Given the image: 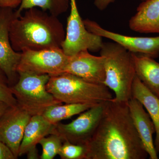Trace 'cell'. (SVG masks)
Here are the masks:
<instances>
[{
  "mask_svg": "<svg viewBox=\"0 0 159 159\" xmlns=\"http://www.w3.org/2000/svg\"><path fill=\"white\" fill-rule=\"evenodd\" d=\"M86 159H145L148 156L131 116L128 102H106L98 127L87 144Z\"/></svg>",
  "mask_w": 159,
  "mask_h": 159,
  "instance_id": "1",
  "label": "cell"
},
{
  "mask_svg": "<svg viewBox=\"0 0 159 159\" xmlns=\"http://www.w3.org/2000/svg\"><path fill=\"white\" fill-rule=\"evenodd\" d=\"M65 37L57 16L37 8L27 9L23 15L15 18L9 28L11 47L18 52L61 48Z\"/></svg>",
  "mask_w": 159,
  "mask_h": 159,
  "instance_id": "2",
  "label": "cell"
},
{
  "mask_svg": "<svg viewBox=\"0 0 159 159\" xmlns=\"http://www.w3.org/2000/svg\"><path fill=\"white\" fill-rule=\"evenodd\" d=\"M99 51L104 58V85L113 91L114 100L128 102L136 76L131 53L115 42L103 43Z\"/></svg>",
  "mask_w": 159,
  "mask_h": 159,
  "instance_id": "3",
  "label": "cell"
},
{
  "mask_svg": "<svg viewBox=\"0 0 159 159\" xmlns=\"http://www.w3.org/2000/svg\"><path fill=\"white\" fill-rule=\"evenodd\" d=\"M46 89L62 103L98 105L113 98L104 84L89 82L69 73L50 77Z\"/></svg>",
  "mask_w": 159,
  "mask_h": 159,
  "instance_id": "4",
  "label": "cell"
},
{
  "mask_svg": "<svg viewBox=\"0 0 159 159\" xmlns=\"http://www.w3.org/2000/svg\"><path fill=\"white\" fill-rule=\"evenodd\" d=\"M17 82L11 86L17 105L31 116L42 115L52 106L62 104L47 91L50 78L47 74L20 72Z\"/></svg>",
  "mask_w": 159,
  "mask_h": 159,
  "instance_id": "5",
  "label": "cell"
},
{
  "mask_svg": "<svg viewBox=\"0 0 159 159\" xmlns=\"http://www.w3.org/2000/svg\"><path fill=\"white\" fill-rule=\"evenodd\" d=\"M70 12L67 20L66 37L61 49L66 55L73 56L81 51L98 52L102 48V37L90 32L81 18L76 0H70Z\"/></svg>",
  "mask_w": 159,
  "mask_h": 159,
  "instance_id": "6",
  "label": "cell"
},
{
  "mask_svg": "<svg viewBox=\"0 0 159 159\" xmlns=\"http://www.w3.org/2000/svg\"><path fill=\"white\" fill-rule=\"evenodd\" d=\"M17 68L20 72L47 74L50 77L64 73L69 57L61 48L22 52Z\"/></svg>",
  "mask_w": 159,
  "mask_h": 159,
  "instance_id": "7",
  "label": "cell"
},
{
  "mask_svg": "<svg viewBox=\"0 0 159 159\" xmlns=\"http://www.w3.org/2000/svg\"><path fill=\"white\" fill-rule=\"evenodd\" d=\"M105 103L94 106L80 113L77 119L68 124L58 122L56 124L55 134L60 137L63 142L87 145L98 127Z\"/></svg>",
  "mask_w": 159,
  "mask_h": 159,
  "instance_id": "8",
  "label": "cell"
},
{
  "mask_svg": "<svg viewBox=\"0 0 159 159\" xmlns=\"http://www.w3.org/2000/svg\"><path fill=\"white\" fill-rule=\"evenodd\" d=\"M83 20L86 28L90 32L111 40L131 53L143 54L153 58L159 56V35L153 37L127 36L108 31L89 19Z\"/></svg>",
  "mask_w": 159,
  "mask_h": 159,
  "instance_id": "9",
  "label": "cell"
},
{
  "mask_svg": "<svg viewBox=\"0 0 159 159\" xmlns=\"http://www.w3.org/2000/svg\"><path fill=\"white\" fill-rule=\"evenodd\" d=\"M14 9L0 8V68L6 74L11 86L19 78L17 68L21 53L11 47L9 38V28L11 21L17 17Z\"/></svg>",
  "mask_w": 159,
  "mask_h": 159,
  "instance_id": "10",
  "label": "cell"
},
{
  "mask_svg": "<svg viewBox=\"0 0 159 159\" xmlns=\"http://www.w3.org/2000/svg\"><path fill=\"white\" fill-rule=\"evenodd\" d=\"M31 116L18 105L10 106L0 117V141L18 158L26 126Z\"/></svg>",
  "mask_w": 159,
  "mask_h": 159,
  "instance_id": "11",
  "label": "cell"
},
{
  "mask_svg": "<svg viewBox=\"0 0 159 159\" xmlns=\"http://www.w3.org/2000/svg\"><path fill=\"white\" fill-rule=\"evenodd\" d=\"M65 73L73 74L89 82L104 84V58L101 55H92L87 50L80 51L70 56Z\"/></svg>",
  "mask_w": 159,
  "mask_h": 159,
  "instance_id": "12",
  "label": "cell"
},
{
  "mask_svg": "<svg viewBox=\"0 0 159 159\" xmlns=\"http://www.w3.org/2000/svg\"><path fill=\"white\" fill-rule=\"evenodd\" d=\"M128 105L135 127L148 157L158 159L153 139L155 128L150 116L142 103L135 98L132 97L129 100Z\"/></svg>",
  "mask_w": 159,
  "mask_h": 159,
  "instance_id": "13",
  "label": "cell"
},
{
  "mask_svg": "<svg viewBox=\"0 0 159 159\" xmlns=\"http://www.w3.org/2000/svg\"><path fill=\"white\" fill-rule=\"evenodd\" d=\"M131 30L141 33H159V0L142 1L129 23Z\"/></svg>",
  "mask_w": 159,
  "mask_h": 159,
  "instance_id": "14",
  "label": "cell"
},
{
  "mask_svg": "<svg viewBox=\"0 0 159 159\" xmlns=\"http://www.w3.org/2000/svg\"><path fill=\"white\" fill-rule=\"evenodd\" d=\"M56 125L51 124L42 115L32 116L25 128L19 150V157L26 154L44 137L55 134Z\"/></svg>",
  "mask_w": 159,
  "mask_h": 159,
  "instance_id": "15",
  "label": "cell"
},
{
  "mask_svg": "<svg viewBox=\"0 0 159 159\" xmlns=\"http://www.w3.org/2000/svg\"><path fill=\"white\" fill-rule=\"evenodd\" d=\"M132 97L143 105L150 116L155 128L154 145L159 153V97L152 93L136 75L133 84Z\"/></svg>",
  "mask_w": 159,
  "mask_h": 159,
  "instance_id": "16",
  "label": "cell"
},
{
  "mask_svg": "<svg viewBox=\"0 0 159 159\" xmlns=\"http://www.w3.org/2000/svg\"><path fill=\"white\" fill-rule=\"evenodd\" d=\"M131 54L137 77L149 90L159 97V63L143 54Z\"/></svg>",
  "mask_w": 159,
  "mask_h": 159,
  "instance_id": "17",
  "label": "cell"
},
{
  "mask_svg": "<svg viewBox=\"0 0 159 159\" xmlns=\"http://www.w3.org/2000/svg\"><path fill=\"white\" fill-rule=\"evenodd\" d=\"M91 104L65 103L50 107L43 114L42 116L51 124L56 125L61 121L68 119L75 115L80 114L94 106Z\"/></svg>",
  "mask_w": 159,
  "mask_h": 159,
  "instance_id": "18",
  "label": "cell"
},
{
  "mask_svg": "<svg viewBox=\"0 0 159 159\" xmlns=\"http://www.w3.org/2000/svg\"><path fill=\"white\" fill-rule=\"evenodd\" d=\"M70 5L69 0H22L15 12L18 17L24 10L39 7L51 15L58 16L67 11Z\"/></svg>",
  "mask_w": 159,
  "mask_h": 159,
  "instance_id": "19",
  "label": "cell"
},
{
  "mask_svg": "<svg viewBox=\"0 0 159 159\" xmlns=\"http://www.w3.org/2000/svg\"><path fill=\"white\" fill-rule=\"evenodd\" d=\"M63 142L60 137L56 134H51L44 137L39 144L41 145L42 152L41 159H53L59 153Z\"/></svg>",
  "mask_w": 159,
  "mask_h": 159,
  "instance_id": "20",
  "label": "cell"
},
{
  "mask_svg": "<svg viewBox=\"0 0 159 159\" xmlns=\"http://www.w3.org/2000/svg\"><path fill=\"white\" fill-rule=\"evenodd\" d=\"M58 155L62 159H86L88 145L63 142Z\"/></svg>",
  "mask_w": 159,
  "mask_h": 159,
  "instance_id": "21",
  "label": "cell"
},
{
  "mask_svg": "<svg viewBox=\"0 0 159 159\" xmlns=\"http://www.w3.org/2000/svg\"><path fill=\"white\" fill-rule=\"evenodd\" d=\"M0 101L6 102L9 106L17 105V101L14 97L11 86L7 76L0 68Z\"/></svg>",
  "mask_w": 159,
  "mask_h": 159,
  "instance_id": "22",
  "label": "cell"
},
{
  "mask_svg": "<svg viewBox=\"0 0 159 159\" xmlns=\"http://www.w3.org/2000/svg\"><path fill=\"white\" fill-rule=\"evenodd\" d=\"M9 147L0 141V159H16Z\"/></svg>",
  "mask_w": 159,
  "mask_h": 159,
  "instance_id": "23",
  "label": "cell"
},
{
  "mask_svg": "<svg viewBox=\"0 0 159 159\" xmlns=\"http://www.w3.org/2000/svg\"><path fill=\"white\" fill-rule=\"evenodd\" d=\"M22 0H0V8L16 9L19 7Z\"/></svg>",
  "mask_w": 159,
  "mask_h": 159,
  "instance_id": "24",
  "label": "cell"
},
{
  "mask_svg": "<svg viewBox=\"0 0 159 159\" xmlns=\"http://www.w3.org/2000/svg\"><path fill=\"white\" fill-rule=\"evenodd\" d=\"M115 0H95L94 5L97 9L102 11L107 8L111 3L114 2Z\"/></svg>",
  "mask_w": 159,
  "mask_h": 159,
  "instance_id": "25",
  "label": "cell"
},
{
  "mask_svg": "<svg viewBox=\"0 0 159 159\" xmlns=\"http://www.w3.org/2000/svg\"><path fill=\"white\" fill-rule=\"evenodd\" d=\"M26 154L27 155V158L29 159H37L39 158L36 148L29 150Z\"/></svg>",
  "mask_w": 159,
  "mask_h": 159,
  "instance_id": "26",
  "label": "cell"
},
{
  "mask_svg": "<svg viewBox=\"0 0 159 159\" xmlns=\"http://www.w3.org/2000/svg\"><path fill=\"white\" fill-rule=\"evenodd\" d=\"M9 106L3 101H0V117L9 108Z\"/></svg>",
  "mask_w": 159,
  "mask_h": 159,
  "instance_id": "27",
  "label": "cell"
},
{
  "mask_svg": "<svg viewBox=\"0 0 159 159\" xmlns=\"http://www.w3.org/2000/svg\"><path fill=\"white\" fill-rule=\"evenodd\" d=\"M139 1H146V0H139Z\"/></svg>",
  "mask_w": 159,
  "mask_h": 159,
  "instance_id": "28",
  "label": "cell"
}]
</instances>
